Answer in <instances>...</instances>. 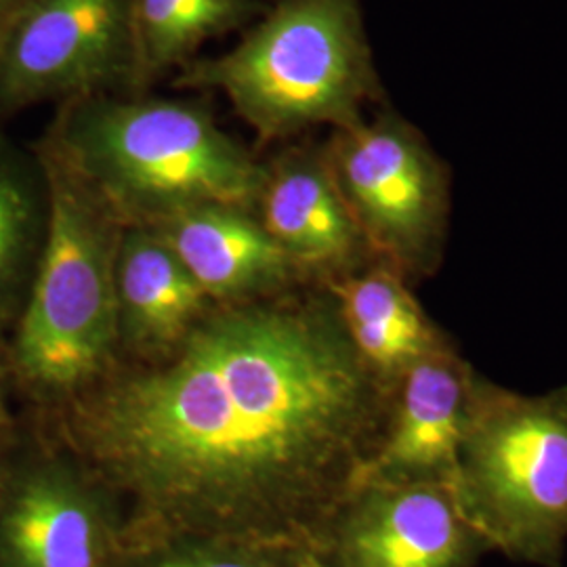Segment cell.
Segmentation results:
<instances>
[{
    "instance_id": "obj_9",
    "label": "cell",
    "mask_w": 567,
    "mask_h": 567,
    "mask_svg": "<svg viewBox=\"0 0 567 567\" xmlns=\"http://www.w3.org/2000/svg\"><path fill=\"white\" fill-rule=\"evenodd\" d=\"M494 553L452 484L355 487L313 538V567H477Z\"/></svg>"
},
{
    "instance_id": "obj_19",
    "label": "cell",
    "mask_w": 567,
    "mask_h": 567,
    "mask_svg": "<svg viewBox=\"0 0 567 567\" xmlns=\"http://www.w3.org/2000/svg\"><path fill=\"white\" fill-rule=\"evenodd\" d=\"M28 4V0H0V41L13 25L16 18L20 16L21 9Z\"/></svg>"
},
{
    "instance_id": "obj_20",
    "label": "cell",
    "mask_w": 567,
    "mask_h": 567,
    "mask_svg": "<svg viewBox=\"0 0 567 567\" xmlns=\"http://www.w3.org/2000/svg\"><path fill=\"white\" fill-rule=\"evenodd\" d=\"M21 437V435H20ZM18 444V442H16ZM13 444V446H16ZM11 447H0V494H2V486H4V477H7V465H9V456H11Z\"/></svg>"
},
{
    "instance_id": "obj_10",
    "label": "cell",
    "mask_w": 567,
    "mask_h": 567,
    "mask_svg": "<svg viewBox=\"0 0 567 567\" xmlns=\"http://www.w3.org/2000/svg\"><path fill=\"white\" fill-rule=\"evenodd\" d=\"M265 168L257 215L307 282L332 286L379 261L334 182L322 142L284 143Z\"/></svg>"
},
{
    "instance_id": "obj_2",
    "label": "cell",
    "mask_w": 567,
    "mask_h": 567,
    "mask_svg": "<svg viewBox=\"0 0 567 567\" xmlns=\"http://www.w3.org/2000/svg\"><path fill=\"white\" fill-rule=\"evenodd\" d=\"M206 100L142 93L61 103L37 145L124 227H152L198 206L257 213L265 163L225 133Z\"/></svg>"
},
{
    "instance_id": "obj_13",
    "label": "cell",
    "mask_w": 567,
    "mask_h": 567,
    "mask_svg": "<svg viewBox=\"0 0 567 567\" xmlns=\"http://www.w3.org/2000/svg\"><path fill=\"white\" fill-rule=\"evenodd\" d=\"M118 360L145 362L173 351L213 307L163 238L122 227L116 250Z\"/></svg>"
},
{
    "instance_id": "obj_11",
    "label": "cell",
    "mask_w": 567,
    "mask_h": 567,
    "mask_svg": "<svg viewBox=\"0 0 567 567\" xmlns=\"http://www.w3.org/2000/svg\"><path fill=\"white\" fill-rule=\"evenodd\" d=\"M475 374L458 347L404 370L393 383L385 429L362 484H452Z\"/></svg>"
},
{
    "instance_id": "obj_8",
    "label": "cell",
    "mask_w": 567,
    "mask_h": 567,
    "mask_svg": "<svg viewBox=\"0 0 567 567\" xmlns=\"http://www.w3.org/2000/svg\"><path fill=\"white\" fill-rule=\"evenodd\" d=\"M11 450L0 494V567H112L118 508L68 452L37 433Z\"/></svg>"
},
{
    "instance_id": "obj_14",
    "label": "cell",
    "mask_w": 567,
    "mask_h": 567,
    "mask_svg": "<svg viewBox=\"0 0 567 567\" xmlns=\"http://www.w3.org/2000/svg\"><path fill=\"white\" fill-rule=\"evenodd\" d=\"M351 343L389 383L410 365L456 347L414 295V286L391 265L377 261L330 286Z\"/></svg>"
},
{
    "instance_id": "obj_4",
    "label": "cell",
    "mask_w": 567,
    "mask_h": 567,
    "mask_svg": "<svg viewBox=\"0 0 567 567\" xmlns=\"http://www.w3.org/2000/svg\"><path fill=\"white\" fill-rule=\"evenodd\" d=\"M47 179L41 261L7 339L13 391L44 419L118 362L116 250L124 225L63 164L34 145Z\"/></svg>"
},
{
    "instance_id": "obj_18",
    "label": "cell",
    "mask_w": 567,
    "mask_h": 567,
    "mask_svg": "<svg viewBox=\"0 0 567 567\" xmlns=\"http://www.w3.org/2000/svg\"><path fill=\"white\" fill-rule=\"evenodd\" d=\"M13 383L7 365V343L0 341V447H11L20 440V426L11 410Z\"/></svg>"
},
{
    "instance_id": "obj_1",
    "label": "cell",
    "mask_w": 567,
    "mask_h": 567,
    "mask_svg": "<svg viewBox=\"0 0 567 567\" xmlns=\"http://www.w3.org/2000/svg\"><path fill=\"white\" fill-rule=\"evenodd\" d=\"M391 391L332 288L305 282L213 303L173 351L118 360L39 433L110 496L122 545L203 536L309 553L362 484Z\"/></svg>"
},
{
    "instance_id": "obj_5",
    "label": "cell",
    "mask_w": 567,
    "mask_h": 567,
    "mask_svg": "<svg viewBox=\"0 0 567 567\" xmlns=\"http://www.w3.org/2000/svg\"><path fill=\"white\" fill-rule=\"evenodd\" d=\"M452 487L494 553L527 566L564 567L567 386L519 393L477 370Z\"/></svg>"
},
{
    "instance_id": "obj_3",
    "label": "cell",
    "mask_w": 567,
    "mask_h": 567,
    "mask_svg": "<svg viewBox=\"0 0 567 567\" xmlns=\"http://www.w3.org/2000/svg\"><path fill=\"white\" fill-rule=\"evenodd\" d=\"M185 91L224 95L259 143L341 128L385 102L362 0H278L243 39L175 72Z\"/></svg>"
},
{
    "instance_id": "obj_7",
    "label": "cell",
    "mask_w": 567,
    "mask_h": 567,
    "mask_svg": "<svg viewBox=\"0 0 567 567\" xmlns=\"http://www.w3.org/2000/svg\"><path fill=\"white\" fill-rule=\"evenodd\" d=\"M135 0H28L0 41V112L142 95Z\"/></svg>"
},
{
    "instance_id": "obj_16",
    "label": "cell",
    "mask_w": 567,
    "mask_h": 567,
    "mask_svg": "<svg viewBox=\"0 0 567 567\" xmlns=\"http://www.w3.org/2000/svg\"><path fill=\"white\" fill-rule=\"evenodd\" d=\"M264 0H135L140 91L196 60L208 41L246 30L259 20Z\"/></svg>"
},
{
    "instance_id": "obj_15",
    "label": "cell",
    "mask_w": 567,
    "mask_h": 567,
    "mask_svg": "<svg viewBox=\"0 0 567 567\" xmlns=\"http://www.w3.org/2000/svg\"><path fill=\"white\" fill-rule=\"evenodd\" d=\"M49 221V192L37 152L0 135V341L7 343L30 292Z\"/></svg>"
},
{
    "instance_id": "obj_17",
    "label": "cell",
    "mask_w": 567,
    "mask_h": 567,
    "mask_svg": "<svg viewBox=\"0 0 567 567\" xmlns=\"http://www.w3.org/2000/svg\"><path fill=\"white\" fill-rule=\"evenodd\" d=\"M112 567H313V561L303 548L168 536L122 545Z\"/></svg>"
},
{
    "instance_id": "obj_6",
    "label": "cell",
    "mask_w": 567,
    "mask_h": 567,
    "mask_svg": "<svg viewBox=\"0 0 567 567\" xmlns=\"http://www.w3.org/2000/svg\"><path fill=\"white\" fill-rule=\"evenodd\" d=\"M326 161L374 257L416 286L446 257L452 173L425 135L391 107L328 131Z\"/></svg>"
},
{
    "instance_id": "obj_12",
    "label": "cell",
    "mask_w": 567,
    "mask_h": 567,
    "mask_svg": "<svg viewBox=\"0 0 567 567\" xmlns=\"http://www.w3.org/2000/svg\"><path fill=\"white\" fill-rule=\"evenodd\" d=\"M152 229L213 303L265 297L307 282L255 210L198 206Z\"/></svg>"
}]
</instances>
